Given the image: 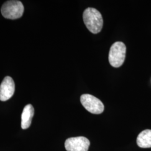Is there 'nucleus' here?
<instances>
[{
	"mask_svg": "<svg viewBox=\"0 0 151 151\" xmlns=\"http://www.w3.org/2000/svg\"><path fill=\"white\" fill-rule=\"evenodd\" d=\"M83 20L88 30L93 34L100 32L103 29V16L95 8L86 9L83 14Z\"/></svg>",
	"mask_w": 151,
	"mask_h": 151,
	"instance_id": "obj_1",
	"label": "nucleus"
},
{
	"mask_svg": "<svg viewBox=\"0 0 151 151\" xmlns=\"http://www.w3.org/2000/svg\"><path fill=\"white\" fill-rule=\"evenodd\" d=\"M126 46L122 42H116L111 45L109 54V60L111 66L118 68L124 63L126 55Z\"/></svg>",
	"mask_w": 151,
	"mask_h": 151,
	"instance_id": "obj_2",
	"label": "nucleus"
},
{
	"mask_svg": "<svg viewBox=\"0 0 151 151\" xmlns=\"http://www.w3.org/2000/svg\"><path fill=\"white\" fill-rule=\"evenodd\" d=\"M24 7L20 1H8L1 7V13L4 17L9 19H17L22 17Z\"/></svg>",
	"mask_w": 151,
	"mask_h": 151,
	"instance_id": "obj_3",
	"label": "nucleus"
},
{
	"mask_svg": "<svg viewBox=\"0 0 151 151\" xmlns=\"http://www.w3.org/2000/svg\"><path fill=\"white\" fill-rule=\"evenodd\" d=\"M83 106L88 111L94 114H101L104 110L103 103L97 97L90 94H83L80 97Z\"/></svg>",
	"mask_w": 151,
	"mask_h": 151,
	"instance_id": "obj_4",
	"label": "nucleus"
},
{
	"mask_svg": "<svg viewBox=\"0 0 151 151\" xmlns=\"http://www.w3.org/2000/svg\"><path fill=\"white\" fill-rule=\"evenodd\" d=\"M90 142L84 137H71L65 140V148L67 151H88Z\"/></svg>",
	"mask_w": 151,
	"mask_h": 151,
	"instance_id": "obj_5",
	"label": "nucleus"
},
{
	"mask_svg": "<svg viewBox=\"0 0 151 151\" xmlns=\"http://www.w3.org/2000/svg\"><path fill=\"white\" fill-rule=\"evenodd\" d=\"M15 89L13 79L9 76L5 77L0 85V100L6 101L10 99L14 94Z\"/></svg>",
	"mask_w": 151,
	"mask_h": 151,
	"instance_id": "obj_6",
	"label": "nucleus"
},
{
	"mask_svg": "<svg viewBox=\"0 0 151 151\" xmlns=\"http://www.w3.org/2000/svg\"><path fill=\"white\" fill-rule=\"evenodd\" d=\"M34 114V109L31 104L26 105L22 114V128L27 129L32 124V117Z\"/></svg>",
	"mask_w": 151,
	"mask_h": 151,
	"instance_id": "obj_7",
	"label": "nucleus"
},
{
	"mask_svg": "<svg viewBox=\"0 0 151 151\" xmlns=\"http://www.w3.org/2000/svg\"><path fill=\"white\" fill-rule=\"evenodd\" d=\"M137 143L140 148H151V130L146 129L138 135Z\"/></svg>",
	"mask_w": 151,
	"mask_h": 151,
	"instance_id": "obj_8",
	"label": "nucleus"
}]
</instances>
